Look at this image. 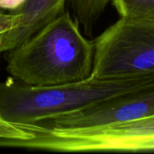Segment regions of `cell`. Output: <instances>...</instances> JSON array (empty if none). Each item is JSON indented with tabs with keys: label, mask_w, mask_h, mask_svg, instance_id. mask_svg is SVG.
Returning a JSON list of instances; mask_svg holds the SVG:
<instances>
[{
	"label": "cell",
	"mask_w": 154,
	"mask_h": 154,
	"mask_svg": "<svg viewBox=\"0 0 154 154\" xmlns=\"http://www.w3.org/2000/svg\"><path fill=\"white\" fill-rule=\"evenodd\" d=\"M13 79L32 86L84 80L92 74L94 42L66 8L20 45L4 52Z\"/></svg>",
	"instance_id": "6da1fadb"
},
{
	"label": "cell",
	"mask_w": 154,
	"mask_h": 154,
	"mask_svg": "<svg viewBox=\"0 0 154 154\" xmlns=\"http://www.w3.org/2000/svg\"><path fill=\"white\" fill-rule=\"evenodd\" d=\"M113 0H65L66 8L80 25L88 36L93 34L94 29L112 4Z\"/></svg>",
	"instance_id": "52a82bcc"
},
{
	"label": "cell",
	"mask_w": 154,
	"mask_h": 154,
	"mask_svg": "<svg viewBox=\"0 0 154 154\" xmlns=\"http://www.w3.org/2000/svg\"><path fill=\"white\" fill-rule=\"evenodd\" d=\"M154 114V89L104 99L52 116L36 125L49 128H97L135 121Z\"/></svg>",
	"instance_id": "277c9868"
},
{
	"label": "cell",
	"mask_w": 154,
	"mask_h": 154,
	"mask_svg": "<svg viewBox=\"0 0 154 154\" xmlns=\"http://www.w3.org/2000/svg\"><path fill=\"white\" fill-rule=\"evenodd\" d=\"M33 137V134L19 125L12 124L0 118V140L23 141Z\"/></svg>",
	"instance_id": "30bf717a"
},
{
	"label": "cell",
	"mask_w": 154,
	"mask_h": 154,
	"mask_svg": "<svg viewBox=\"0 0 154 154\" xmlns=\"http://www.w3.org/2000/svg\"><path fill=\"white\" fill-rule=\"evenodd\" d=\"M65 9V0H26L9 13V25L0 35V54L20 45Z\"/></svg>",
	"instance_id": "8992f818"
},
{
	"label": "cell",
	"mask_w": 154,
	"mask_h": 154,
	"mask_svg": "<svg viewBox=\"0 0 154 154\" xmlns=\"http://www.w3.org/2000/svg\"><path fill=\"white\" fill-rule=\"evenodd\" d=\"M44 151L60 152H151L154 135L108 138L83 128H46L39 137Z\"/></svg>",
	"instance_id": "5b68a950"
},
{
	"label": "cell",
	"mask_w": 154,
	"mask_h": 154,
	"mask_svg": "<svg viewBox=\"0 0 154 154\" xmlns=\"http://www.w3.org/2000/svg\"><path fill=\"white\" fill-rule=\"evenodd\" d=\"M1 119H2V118H1Z\"/></svg>",
	"instance_id": "5bb4252c"
},
{
	"label": "cell",
	"mask_w": 154,
	"mask_h": 154,
	"mask_svg": "<svg viewBox=\"0 0 154 154\" xmlns=\"http://www.w3.org/2000/svg\"><path fill=\"white\" fill-rule=\"evenodd\" d=\"M154 89V73L132 78L97 79L32 86L12 77L0 83V118L15 125L36 124L52 116L132 92Z\"/></svg>",
	"instance_id": "7a4b0ae2"
},
{
	"label": "cell",
	"mask_w": 154,
	"mask_h": 154,
	"mask_svg": "<svg viewBox=\"0 0 154 154\" xmlns=\"http://www.w3.org/2000/svg\"><path fill=\"white\" fill-rule=\"evenodd\" d=\"M26 0H0V10L14 12L21 8Z\"/></svg>",
	"instance_id": "8fae6325"
},
{
	"label": "cell",
	"mask_w": 154,
	"mask_h": 154,
	"mask_svg": "<svg viewBox=\"0 0 154 154\" xmlns=\"http://www.w3.org/2000/svg\"><path fill=\"white\" fill-rule=\"evenodd\" d=\"M120 17L154 22V0H113Z\"/></svg>",
	"instance_id": "9c48e42d"
},
{
	"label": "cell",
	"mask_w": 154,
	"mask_h": 154,
	"mask_svg": "<svg viewBox=\"0 0 154 154\" xmlns=\"http://www.w3.org/2000/svg\"><path fill=\"white\" fill-rule=\"evenodd\" d=\"M93 42L91 77L121 79L154 73V22L120 17Z\"/></svg>",
	"instance_id": "3957f363"
},
{
	"label": "cell",
	"mask_w": 154,
	"mask_h": 154,
	"mask_svg": "<svg viewBox=\"0 0 154 154\" xmlns=\"http://www.w3.org/2000/svg\"><path fill=\"white\" fill-rule=\"evenodd\" d=\"M10 14L0 10V34H2L8 27L10 23Z\"/></svg>",
	"instance_id": "7c38bea8"
},
{
	"label": "cell",
	"mask_w": 154,
	"mask_h": 154,
	"mask_svg": "<svg viewBox=\"0 0 154 154\" xmlns=\"http://www.w3.org/2000/svg\"><path fill=\"white\" fill-rule=\"evenodd\" d=\"M87 129L97 135L108 138H126V137H140L154 135V114L135 121H131L124 124L97 127V128H83Z\"/></svg>",
	"instance_id": "ba28073f"
},
{
	"label": "cell",
	"mask_w": 154,
	"mask_h": 154,
	"mask_svg": "<svg viewBox=\"0 0 154 154\" xmlns=\"http://www.w3.org/2000/svg\"><path fill=\"white\" fill-rule=\"evenodd\" d=\"M0 35H1V34H0Z\"/></svg>",
	"instance_id": "4fadbf2b"
}]
</instances>
